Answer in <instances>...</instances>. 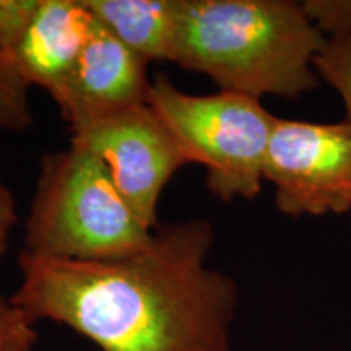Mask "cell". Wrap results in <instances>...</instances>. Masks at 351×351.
<instances>
[{"instance_id":"cell-1","label":"cell","mask_w":351,"mask_h":351,"mask_svg":"<svg viewBox=\"0 0 351 351\" xmlns=\"http://www.w3.org/2000/svg\"><path fill=\"white\" fill-rule=\"evenodd\" d=\"M205 218L156 228L150 243L117 261L19 256L10 296L34 322L52 320L101 351H231L238 285L208 265Z\"/></svg>"},{"instance_id":"cell-2","label":"cell","mask_w":351,"mask_h":351,"mask_svg":"<svg viewBox=\"0 0 351 351\" xmlns=\"http://www.w3.org/2000/svg\"><path fill=\"white\" fill-rule=\"evenodd\" d=\"M327 36L289 0H179L174 64L219 91L298 99L317 88Z\"/></svg>"},{"instance_id":"cell-3","label":"cell","mask_w":351,"mask_h":351,"mask_svg":"<svg viewBox=\"0 0 351 351\" xmlns=\"http://www.w3.org/2000/svg\"><path fill=\"white\" fill-rule=\"evenodd\" d=\"M103 161L80 143L44 155L25 225V247L57 261H117L150 243Z\"/></svg>"},{"instance_id":"cell-4","label":"cell","mask_w":351,"mask_h":351,"mask_svg":"<svg viewBox=\"0 0 351 351\" xmlns=\"http://www.w3.org/2000/svg\"><path fill=\"white\" fill-rule=\"evenodd\" d=\"M148 106L174 138L187 165L207 171L210 194L225 204L261 194L276 116L261 99L217 91L194 95L166 75L152 82Z\"/></svg>"},{"instance_id":"cell-5","label":"cell","mask_w":351,"mask_h":351,"mask_svg":"<svg viewBox=\"0 0 351 351\" xmlns=\"http://www.w3.org/2000/svg\"><path fill=\"white\" fill-rule=\"evenodd\" d=\"M263 178L287 217L351 212V124L276 117Z\"/></svg>"},{"instance_id":"cell-6","label":"cell","mask_w":351,"mask_h":351,"mask_svg":"<svg viewBox=\"0 0 351 351\" xmlns=\"http://www.w3.org/2000/svg\"><path fill=\"white\" fill-rule=\"evenodd\" d=\"M70 132V142L83 145L103 161L140 221L155 231L160 197L187 161L148 103L99 117Z\"/></svg>"},{"instance_id":"cell-7","label":"cell","mask_w":351,"mask_h":351,"mask_svg":"<svg viewBox=\"0 0 351 351\" xmlns=\"http://www.w3.org/2000/svg\"><path fill=\"white\" fill-rule=\"evenodd\" d=\"M147 70V60L99 25L51 96L70 129H75L147 103L153 82Z\"/></svg>"},{"instance_id":"cell-8","label":"cell","mask_w":351,"mask_h":351,"mask_svg":"<svg viewBox=\"0 0 351 351\" xmlns=\"http://www.w3.org/2000/svg\"><path fill=\"white\" fill-rule=\"evenodd\" d=\"M98 26L85 0H39L8 60L26 85L51 95Z\"/></svg>"},{"instance_id":"cell-9","label":"cell","mask_w":351,"mask_h":351,"mask_svg":"<svg viewBox=\"0 0 351 351\" xmlns=\"http://www.w3.org/2000/svg\"><path fill=\"white\" fill-rule=\"evenodd\" d=\"M98 23L150 62H173L179 0H85Z\"/></svg>"},{"instance_id":"cell-10","label":"cell","mask_w":351,"mask_h":351,"mask_svg":"<svg viewBox=\"0 0 351 351\" xmlns=\"http://www.w3.org/2000/svg\"><path fill=\"white\" fill-rule=\"evenodd\" d=\"M314 65L320 80L340 95L351 124V33L327 36Z\"/></svg>"},{"instance_id":"cell-11","label":"cell","mask_w":351,"mask_h":351,"mask_svg":"<svg viewBox=\"0 0 351 351\" xmlns=\"http://www.w3.org/2000/svg\"><path fill=\"white\" fill-rule=\"evenodd\" d=\"M28 90L10 60L0 56V129L20 132L33 124Z\"/></svg>"},{"instance_id":"cell-12","label":"cell","mask_w":351,"mask_h":351,"mask_svg":"<svg viewBox=\"0 0 351 351\" xmlns=\"http://www.w3.org/2000/svg\"><path fill=\"white\" fill-rule=\"evenodd\" d=\"M34 320L0 293V351H33L38 341Z\"/></svg>"},{"instance_id":"cell-13","label":"cell","mask_w":351,"mask_h":351,"mask_svg":"<svg viewBox=\"0 0 351 351\" xmlns=\"http://www.w3.org/2000/svg\"><path fill=\"white\" fill-rule=\"evenodd\" d=\"M38 3L39 0H0V56L8 59Z\"/></svg>"},{"instance_id":"cell-14","label":"cell","mask_w":351,"mask_h":351,"mask_svg":"<svg viewBox=\"0 0 351 351\" xmlns=\"http://www.w3.org/2000/svg\"><path fill=\"white\" fill-rule=\"evenodd\" d=\"M302 5L326 36L351 33V0H307Z\"/></svg>"},{"instance_id":"cell-15","label":"cell","mask_w":351,"mask_h":351,"mask_svg":"<svg viewBox=\"0 0 351 351\" xmlns=\"http://www.w3.org/2000/svg\"><path fill=\"white\" fill-rule=\"evenodd\" d=\"M16 223H19V215H16L15 199L10 189L0 178V257L5 254L10 244L12 232Z\"/></svg>"}]
</instances>
